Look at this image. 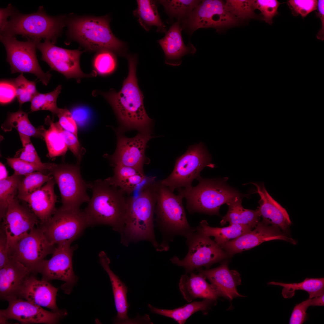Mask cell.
Segmentation results:
<instances>
[{"instance_id": "1", "label": "cell", "mask_w": 324, "mask_h": 324, "mask_svg": "<svg viewBox=\"0 0 324 324\" xmlns=\"http://www.w3.org/2000/svg\"><path fill=\"white\" fill-rule=\"evenodd\" d=\"M128 75L120 90L112 89L102 92L114 110L119 122L121 132L132 130L140 133H151L152 120L148 116L144 104V97L138 85L136 74V59L128 56Z\"/></svg>"}, {"instance_id": "2", "label": "cell", "mask_w": 324, "mask_h": 324, "mask_svg": "<svg viewBox=\"0 0 324 324\" xmlns=\"http://www.w3.org/2000/svg\"><path fill=\"white\" fill-rule=\"evenodd\" d=\"M156 177H149L136 197H128L124 225L121 243L127 247L131 243L146 241L156 250L159 244L154 231V214L157 200Z\"/></svg>"}, {"instance_id": "3", "label": "cell", "mask_w": 324, "mask_h": 324, "mask_svg": "<svg viewBox=\"0 0 324 324\" xmlns=\"http://www.w3.org/2000/svg\"><path fill=\"white\" fill-rule=\"evenodd\" d=\"M92 195L83 211L88 226L105 225L122 234L125 217L127 194L105 179L90 183Z\"/></svg>"}, {"instance_id": "4", "label": "cell", "mask_w": 324, "mask_h": 324, "mask_svg": "<svg viewBox=\"0 0 324 324\" xmlns=\"http://www.w3.org/2000/svg\"><path fill=\"white\" fill-rule=\"evenodd\" d=\"M110 21L107 15L69 18L66 16L68 39L76 40L88 51L107 50L123 54L125 50V44L113 34Z\"/></svg>"}, {"instance_id": "5", "label": "cell", "mask_w": 324, "mask_h": 324, "mask_svg": "<svg viewBox=\"0 0 324 324\" xmlns=\"http://www.w3.org/2000/svg\"><path fill=\"white\" fill-rule=\"evenodd\" d=\"M157 200L154 210L157 227L163 237L157 251H166L169 242L177 236L186 237L195 231L187 220L182 203L183 196L174 194L167 187L157 181Z\"/></svg>"}, {"instance_id": "6", "label": "cell", "mask_w": 324, "mask_h": 324, "mask_svg": "<svg viewBox=\"0 0 324 324\" xmlns=\"http://www.w3.org/2000/svg\"><path fill=\"white\" fill-rule=\"evenodd\" d=\"M65 16H52L47 14L43 6L32 13L23 14L16 9L7 25L0 32V36L20 35L27 38L40 41L42 39L55 44L65 25Z\"/></svg>"}, {"instance_id": "7", "label": "cell", "mask_w": 324, "mask_h": 324, "mask_svg": "<svg viewBox=\"0 0 324 324\" xmlns=\"http://www.w3.org/2000/svg\"><path fill=\"white\" fill-rule=\"evenodd\" d=\"M198 185L188 188L178 189V194L187 200V208L196 212L218 214L220 206L241 195L226 184V180L207 179L200 176Z\"/></svg>"}, {"instance_id": "8", "label": "cell", "mask_w": 324, "mask_h": 324, "mask_svg": "<svg viewBox=\"0 0 324 324\" xmlns=\"http://www.w3.org/2000/svg\"><path fill=\"white\" fill-rule=\"evenodd\" d=\"M211 154L202 142L190 146L177 158L171 174L159 181L172 192L177 188H190L193 180L200 176V172L205 167H214L211 164Z\"/></svg>"}, {"instance_id": "9", "label": "cell", "mask_w": 324, "mask_h": 324, "mask_svg": "<svg viewBox=\"0 0 324 324\" xmlns=\"http://www.w3.org/2000/svg\"><path fill=\"white\" fill-rule=\"evenodd\" d=\"M48 171L58 187L62 208L74 211L80 210L84 202L90 199L87 190L90 188V183L82 178L78 164H56L53 163Z\"/></svg>"}, {"instance_id": "10", "label": "cell", "mask_w": 324, "mask_h": 324, "mask_svg": "<svg viewBox=\"0 0 324 324\" xmlns=\"http://www.w3.org/2000/svg\"><path fill=\"white\" fill-rule=\"evenodd\" d=\"M186 238L188 249L186 256L182 260L175 256L170 260L173 264L184 268L187 273L202 267L208 268L226 256L225 250L220 246L196 230Z\"/></svg>"}, {"instance_id": "11", "label": "cell", "mask_w": 324, "mask_h": 324, "mask_svg": "<svg viewBox=\"0 0 324 324\" xmlns=\"http://www.w3.org/2000/svg\"><path fill=\"white\" fill-rule=\"evenodd\" d=\"M0 40L5 48L6 61L10 65L12 74H32L44 85H48L52 75L42 70L36 53L37 44L40 41L29 39L26 41H20L15 36H0Z\"/></svg>"}, {"instance_id": "12", "label": "cell", "mask_w": 324, "mask_h": 324, "mask_svg": "<svg viewBox=\"0 0 324 324\" xmlns=\"http://www.w3.org/2000/svg\"><path fill=\"white\" fill-rule=\"evenodd\" d=\"M88 226L83 211L61 207L40 227L49 242L56 245L66 242L72 243Z\"/></svg>"}, {"instance_id": "13", "label": "cell", "mask_w": 324, "mask_h": 324, "mask_svg": "<svg viewBox=\"0 0 324 324\" xmlns=\"http://www.w3.org/2000/svg\"><path fill=\"white\" fill-rule=\"evenodd\" d=\"M71 243L66 242L57 244L51 257L44 260L36 271V273L41 274L42 280L48 281L58 280L64 282L61 288L68 294L72 292L78 279L73 268L72 258L74 248L70 246Z\"/></svg>"}, {"instance_id": "14", "label": "cell", "mask_w": 324, "mask_h": 324, "mask_svg": "<svg viewBox=\"0 0 324 324\" xmlns=\"http://www.w3.org/2000/svg\"><path fill=\"white\" fill-rule=\"evenodd\" d=\"M55 245L49 242L40 227H34L9 252L8 258L20 262L35 274L45 257L52 254Z\"/></svg>"}, {"instance_id": "15", "label": "cell", "mask_w": 324, "mask_h": 324, "mask_svg": "<svg viewBox=\"0 0 324 324\" xmlns=\"http://www.w3.org/2000/svg\"><path fill=\"white\" fill-rule=\"evenodd\" d=\"M239 22L227 10L225 2L205 0L201 1L184 23L193 32L200 28H213L219 31L238 25Z\"/></svg>"}, {"instance_id": "16", "label": "cell", "mask_w": 324, "mask_h": 324, "mask_svg": "<svg viewBox=\"0 0 324 324\" xmlns=\"http://www.w3.org/2000/svg\"><path fill=\"white\" fill-rule=\"evenodd\" d=\"M37 49L41 53V60L46 62L51 70L59 72L68 79L75 78L79 81L81 78L96 76L95 70L86 74L81 70L80 59L83 52L79 50L61 48L48 40L38 42Z\"/></svg>"}, {"instance_id": "17", "label": "cell", "mask_w": 324, "mask_h": 324, "mask_svg": "<svg viewBox=\"0 0 324 324\" xmlns=\"http://www.w3.org/2000/svg\"><path fill=\"white\" fill-rule=\"evenodd\" d=\"M8 302V307L0 310V324L6 323L8 320H14L23 324H55L58 323L67 314L65 310L48 311L21 298L12 299Z\"/></svg>"}, {"instance_id": "18", "label": "cell", "mask_w": 324, "mask_h": 324, "mask_svg": "<svg viewBox=\"0 0 324 324\" xmlns=\"http://www.w3.org/2000/svg\"><path fill=\"white\" fill-rule=\"evenodd\" d=\"M154 137L151 133H138L135 136L129 138L121 132L118 134L117 147L110 159L114 165L133 167L146 175L143 170L145 164L150 162L145 154L148 142Z\"/></svg>"}, {"instance_id": "19", "label": "cell", "mask_w": 324, "mask_h": 324, "mask_svg": "<svg viewBox=\"0 0 324 324\" xmlns=\"http://www.w3.org/2000/svg\"><path fill=\"white\" fill-rule=\"evenodd\" d=\"M38 219L32 211L20 204L15 197L10 200L1 226L7 237L8 253L22 237L38 224Z\"/></svg>"}, {"instance_id": "20", "label": "cell", "mask_w": 324, "mask_h": 324, "mask_svg": "<svg viewBox=\"0 0 324 324\" xmlns=\"http://www.w3.org/2000/svg\"><path fill=\"white\" fill-rule=\"evenodd\" d=\"M283 232L277 227L260 221L253 230L220 246L232 255L251 249L264 242L272 240H282L294 244H296L295 240Z\"/></svg>"}, {"instance_id": "21", "label": "cell", "mask_w": 324, "mask_h": 324, "mask_svg": "<svg viewBox=\"0 0 324 324\" xmlns=\"http://www.w3.org/2000/svg\"><path fill=\"white\" fill-rule=\"evenodd\" d=\"M8 261L0 269V296L2 300L8 301L20 298L22 289L32 271L20 262Z\"/></svg>"}, {"instance_id": "22", "label": "cell", "mask_w": 324, "mask_h": 324, "mask_svg": "<svg viewBox=\"0 0 324 324\" xmlns=\"http://www.w3.org/2000/svg\"><path fill=\"white\" fill-rule=\"evenodd\" d=\"M260 197L258 207L262 222L278 227L283 232H289L291 221L286 209L269 194L263 183H252Z\"/></svg>"}, {"instance_id": "23", "label": "cell", "mask_w": 324, "mask_h": 324, "mask_svg": "<svg viewBox=\"0 0 324 324\" xmlns=\"http://www.w3.org/2000/svg\"><path fill=\"white\" fill-rule=\"evenodd\" d=\"M100 264L107 273L111 281L114 297L117 315L115 318V323L120 324H136L143 322L141 320L145 317L132 319L128 315L129 304L128 302V287L111 269L109 264L110 261L106 253L101 251L99 254Z\"/></svg>"}, {"instance_id": "24", "label": "cell", "mask_w": 324, "mask_h": 324, "mask_svg": "<svg viewBox=\"0 0 324 324\" xmlns=\"http://www.w3.org/2000/svg\"><path fill=\"white\" fill-rule=\"evenodd\" d=\"M49 281L38 279L32 273L26 280L20 292V298L54 311H59L56 303L58 288Z\"/></svg>"}, {"instance_id": "25", "label": "cell", "mask_w": 324, "mask_h": 324, "mask_svg": "<svg viewBox=\"0 0 324 324\" xmlns=\"http://www.w3.org/2000/svg\"><path fill=\"white\" fill-rule=\"evenodd\" d=\"M197 270L209 280L220 296L230 300L236 297H243L236 289L241 284L240 275L237 271L229 269L226 262L214 268L203 270L201 268Z\"/></svg>"}, {"instance_id": "26", "label": "cell", "mask_w": 324, "mask_h": 324, "mask_svg": "<svg viewBox=\"0 0 324 324\" xmlns=\"http://www.w3.org/2000/svg\"><path fill=\"white\" fill-rule=\"evenodd\" d=\"M55 183L53 178L39 189L20 200L28 203L40 220V225L51 218L56 209L55 204L57 197L54 190Z\"/></svg>"}, {"instance_id": "27", "label": "cell", "mask_w": 324, "mask_h": 324, "mask_svg": "<svg viewBox=\"0 0 324 324\" xmlns=\"http://www.w3.org/2000/svg\"><path fill=\"white\" fill-rule=\"evenodd\" d=\"M179 20L174 23L165 33V36L158 41L165 53V63L174 66L181 64L182 56L188 54H194L196 51L192 44H184Z\"/></svg>"}, {"instance_id": "28", "label": "cell", "mask_w": 324, "mask_h": 324, "mask_svg": "<svg viewBox=\"0 0 324 324\" xmlns=\"http://www.w3.org/2000/svg\"><path fill=\"white\" fill-rule=\"evenodd\" d=\"M205 280L199 273L197 274L192 272L190 276L187 274L182 275L179 287L184 298L188 302L197 298L215 300L220 296L219 293Z\"/></svg>"}, {"instance_id": "29", "label": "cell", "mask_w": 324, "mask_h": 324, "mask_svg": "<svg viewBox=\"0 0 324 324\" xmlns=\"http://www.w3.org/2000/svg\"><path fill=\"white\" fill-rule=\"evenodd\" d=\"M241 196H237L227 203L228 210L220 222L221 225H223L228 222L230 225H246L253 229L260 222V215L258 210L244 208L242 205Z\"/></svg>"}, {"instance_id": "30", "label": "cell", "mask_w": 324, "mask_h": 324, "mask_svg": "<svg viewBox=\"0 0 324 324\" xmlns=\"http://www.w3.org/2000/svg\"><path fill=\"white\" fill-rule=\"evenodd\" d=\"M196 228V230L206 236L214 237V241L219 246L253 229L247 225L237 224H230L222 228L213 227L210 226L207 221L205 220H202Z\"/></svg>"}, {"instance_id": "31", "label": "cell", "mask_w": 324, "mask_h": 324, "mask_svg": "<svg viewBox=\"0 0 324 324\" xmlns=\"http://www.w3.org/2000/svg\"><path fill=\"white\" fill-rule=\"evenodd\" d=\"M137 8L133 12L134 15L138 18L141 26L146 31L151 27L157 28V31L166 32V26L160 17L156 2L153 0H137Z\"/></svg>"}, {"instance_id": "32", "label": "cell", "mask_w": 324, "mask_h": 324, "mask_svg": "<svg viewBox=\"0 0 324 324\" xmlns=\"http://www.w3.org/2000/svg\"><path fill=\"white\" fill-rule=\"evenodd\" d=\"M214 301L204 299L200 301H195L180 307L172 310L157 308L150 304L148 305L151 311L154 313L171 318L179 324H184L194 313L202 311L204 313Z\"/></svg>"}, {"instance_id": "33", "label": "cell", "mask_w": 324, "mask_h": 324, "mask_svg": "<svg viewBox=\"0 0 324 324\" xmlns=\"http://www.w3.org/2000/svg\"><path fill=\"white\" fill-rule=\"evenodd\" d=\"M1 128L5 132L10 131L14 128L19 133L42 139L45 130L43 127L36 128L29 121L28 114L21 110L9 113Z\"/></svg>"}, {"instance_id": "34", "label": "cell", "mask_w": 324, "mask_h": 324, "mask_svg": "<svg viewBox=\"0 0 324 324\" xmlns=\"http://www.w3.org/2000/svg\"><path fill=\"white\" fill-rule=\"evenodd\" d=\"M268 285H277L283 287L282 294L285 298L293 296L296 290H301L307 292L309 298H312L324 293V278H307L303 281L298 283H284L272 281Z\"/></svg>"}, {"instance_id": "35", "label": "cell", "mask_w": 324, "mask_h": 324, "mask_svg": "<svg viewBox=\"0 0 324 324\" xmlns=\"http://www.w3.org/2000/svg\"><path fill=\"white\" fill-rule=\"evenodd\" d=\"M46 121L50 124V127L45 130L44 139L46 143L49 157L53 158L64 155L66 153L68 147L58 129L55 123L47 116Z\"/></svg>"}, {"instance_id": "36", "label": "cell", "mask_w": 324, "mask_h": 324, "mask_svg": "<svg viewBox=\"0 0 324 324\" xmlns=\"http://www.w3.org/2000/svg\"><path fill=\"white\" fill-rule=\"evenodd\" d=\"M22 176L14 173L6 178L0 180V219L5 214L10 199L15 197L18 193V187L23 178Z\"/></svg>"}, {"instance_id": "37", "label": "cell", "mask_w": 324, "mask_h": 324, "mask_svg": "<svg viewBox=\"0 0 324 324\" xmlns=\"http://www.w3.org/2000/svg\"><path fill=\"white\" fill-rule=\"evenodd\" d=\"M53 178L50 173L46 175L38 171L25 176L19 185L18 198L21 200L30 195L40 188L45 182H47Z\"/></svg>"}, {"instance_id": "38", "label": "cell", "mask_w": 324, "mask_h": 324, "mask_svg": "<svg viewBox=\"0 0 324 324\" xmlns=\"http://www.w3.org/2000/svg\"><path fill=\"white\" fill-rule=\"evenodd\" d=\"M61 89L62 86L58 85L50 92L46 93L38 92L31 101V111L48 110L57 115L60 108L57 106V100Z\"/></svg>"}, {"instance_id": "39", "label": "cell", "mask_w": 324, "mask_h": 324, "mask_svg": "<svg viewBox=\"0 0 324 324\" xmlns=\"http://www.w3.org/2000/svg\"><path fill=\"white\" fill-rule=\"evenodd\" d=\"M201 1L194 0H162L159 2L170 16L180 18L189 16Z\"/></svg>"}, {"instance_id": "40", "label": "cell", "mask_w": 324, "mask_h": 324, "mask_svg": "<svg viewBox=\"0 0 324 324\" xmlns=\"http://www.w3.org/2000/svg\"><path fill=\"white\" fill-rule=\"evenodd\" d=\"M226 8L236 20L240 22L258 18L253 6V0H227Z\"/></svg>"}, {"instance_id": "41", "label": "cell", "mask_w": 324, "mask_h": 324, "mask_svg": "<svg viewBox=\"0 0 324 324\" xmlns=\"http://www.w3.org/2000/svg\"><path fill=\"white\" fill-rule=\"evenodd\" d=\"M11 81L15 87L16 97L20 106L25 102L31 101L38 93L36 89V81L27 80L23 73Z\"/></svg>"}, {"instance_id": "42", "label": "cell", "mask_w": 324, "mask_h": 324, "mask_svg": "<svg viewBox=\"0 0 324 324\" xmlns=\"http://www.w3.org/2000/svg\"><path fill=\"white\" fill-rule=\"evenodd\" d=\"M6 159L7 164L14 170L15 174L24 176L35 172L48 171L53 164L45 163L43 165H40L16 157H9Z\"/></svg>"}, {"instance_id": "43", "label": "cell", "mask_w": 324, "mask_h": 324, "mask_svg": "<svg viewBox=\"0 0 324 324\" xmlns=\"http://www.w3.org/2000/svg\"><path fill=\"white\" fill-rule=\"evenodd\" d=\"M93 64L95 71L100 74L107 75L112 73L117 65L114 53L107 50L98 52L94 58Z\"/></svg>"}, {"instance_id": "44", "label": "cell", "mask_w": 324, "mask_h": 324, "mask_svg": "<svg viewBox=\"0 0 324 324\" xmlns=\"http://www.w3.org/2000/svg\"><path fill=\"white\" fill-rule=\"evenodd\" d=\"M282 4L277 0H253L254 10H259L262 20L270 25L273 22V17L278 14V8Z\"/></svg>"}, {"instance_id": "45", "label": "cell", "mask_w": 324, "mask_h": 324, "mask_svg": "<svg viewBox=\"0 0 324 324\" xmlns=\"http://www.w3.org/2000/svg\"><path fill=\"white\" fill-rule=\"evenodd\" d=\"M22 148L16 153L15 157L40 165L45 163L41 162L30 140V137L19 133Z\"/></svg>"}, {"instance_id": "46", "label": "cell", "mask_w": 324, "mask_h": 324, "mask_svg": "<svg viewBox=\"0 0 324 324\" xmlns=\"http://www.w3.org/2000/svg\"><path fill=\"white\" fill-rule=\"evenodd\" d=\"M318 0H289L288 6L294 16L300 15L303 18L312 12L316 10Z\"/></svg>"}, {"instance_id": "47", "label": "cell", "mask_w": 324, "mask_h": 324, "mask_svg": "<svg viewBox=\"0 0 324 324\" xmlns=\"http://www.w3.org/2000/svg\"><path fill=\"white\" fill-rule=\"evenodd\" d=\"M55 124L68 148L76 158L77 163H79L81 159L82 152L77 136L63 129L58 122L55 123Z\"/></svg>"}, {"instance_id": "48", "label": "cell", "mask_w": 324, "mask_h": 324, "mask_svg": "<svg viewBox=\"0 0 324 324\" xmlns=\"http://www.w3.org/2000/svg\"><path fill=\"white\" fill-rule=\"evenodd\" d=\"M57 115L59 118L58 122L61 126L77 136V124L71 112L66 108H59Z\"/></svg>"}, {"instance_id": "49", "label": "cell", "mask_w": 324, "mask_h": 324, "mask_svg": "<svg viewBox=\"0 0 324 324\" xmlns=\"http://www.w3.org/2000/svg\"><path fill=\"white\" fill-rule=\"evenodd\" d=\"M147 178L146 175L139 173L121 180L114 185L120 188L129 196L134 191L138 185Z\"/></svg>"}, {"instance_id": "50", "label": "cell", "mask_w": 324, "mask_h": 324, "mask_svg": "<svg viewBox=\"0 0 324 324\" xmlns=\"http://www.w3.org/2000/svg\"><path fill=\"white\" fill-rule=\"evenodd\" d=\"M311 306V298L296 304L292 311L289 321L290 324H302L307 319V310Z\"/></svg>"}, {"instance_id": "51", "label": "cell", "mask_w": 324, "mask_h": 324, "mask_svg": "<svg viewBox=\"0 0 324 324\" xmlns=\"http://www.w3.org/2000/svg\"><path fill=\"white\" fill-rule=\"evenodd\" d=\"M114 166V174L112 176L105 179L112 185H114L118 182L130 176L139 173L141 174L136 169L132 167L121 165H116Z\"/></svg>"}, {"instance_id": "52", "label": "cell", "mask_w": 324, "mask_h": 324, "mask_svg": "<svg viewBox=\"0 0 324 324\" xmlns=\"http://www.w3.org/2000/svg\"><path fill=\"white\" fill-rule=\"evenodd\" d=\"M0 90V101L1 104L10 103L16 97L15 89L11 81H1Z\"/></svg>"}, {"instance_id": "53", "label": "cell", "mask_w": 324, "mask_h": 324, "mask_svg": "<svg viewBox=\"0 0 324 324\" xmlns=\"http://www.w3.org/2000/svg\"><path fill=\"white\" fill-rule=\"evenodd\" d=\"M0 269L5 266L8 261L9 246L5 232L0 228Z\"/></svg>"}, {"instance_id": "54", "label": "cell", "mask_w": 324, "mask_h": 324, "mask_svg": "<svg viewBox=\"0 0 324 324\" xmlns=\"http://www.w3.org/2000/svg\"><path fill=\"white\" fill-rule=\"evenodd\" d=\"M324 0H319L317 1V11L315 12L316 16L319 18L321 22V28L316 35L317 39L323 40H324Z\"/></svg>"}, {"instance_id": "55", "label": "cell", "mask_w": 324, "mask_h": 324, "mask_svg": "<svg viewBox=\"0 0 324 324\" xmlns=\"http://www.w3.org/2000/svg\"><path fill=\"white\" fill-rule=\"evenodd\" d=\"M11 4H9L8 7L4 8H1L0 9V31L2 32L7 25L8 20V19L10 17L14 11L15 10Z\"/></svg>"}, {"instance_id": "56", "label": "cell", "mask_w": 324, "mask_h": 324, "mask_svg": "<svg viewBox=\"0 0 324 324\" xmlns=\"http://www.w3.org/2000/svg\"><path fill=\"white\" fill-rule=\"evenodd\" d=\"M324 293L316 297L311 298V306H324Z\"/></svg>"}, {"instance_id": "57", "label": "cell", "mask_w": 324, "mask_h": 324, "mask_svg": "<svg viewBox=\"0 0 324 324\" xmlns=\"http://www.w3.org/2000/svg\"><path fill=\"white\" fill-rule=\"evenodd\" d=\"M8 176V172L4 164L0 163V180L6 178Z\"/></svg>"}]
</instances>
